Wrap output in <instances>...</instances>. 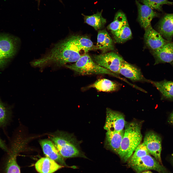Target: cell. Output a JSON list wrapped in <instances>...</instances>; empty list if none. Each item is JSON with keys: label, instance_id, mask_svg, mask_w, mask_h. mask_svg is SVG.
<instances>
[{"label": "cell", "instance_id": "6da1fadb", "mask_svg": "<svg viewBox=\"0 0 173 173\" xmlns=\"http://www.w3.org/2000/svg\"><path fill=\"white\" fill-rule=\"evenodd\" d=\"M97 49L88 37L72 35L56 44L44 56L31 62V65L41 70L49 67L56 69L75 62L90 51Z\"/></svg>", "mask_w": 173, "mask_h": 173}, {"label": "cell", "instance_id": "7a4b0ae2", "mask_svg": "<svg viewBox=\"0 0 173 173\" xmlns=\"http://www.w3.org/2000/svg\"><path fill=\"white\" fill-rule=\"evenodd\" d=\"M49 137L63 158H87L80 150L79 142L73 135L58 130L50 134Z\"/></svg>", "mask_w": 173, "mask_h": 173}, {"label": "cell", "instance_id": "3957f363", "mask_svg": "<svg viewBox=\"0 0 173 173\" xmlns=\"http://www.w3.org/2000/svg\"><path fill=\"white\" fill-rule=\"evenodd\" d=\"M124 129V134L118 154L121 160L125 162L141 143L142 136L141 125L136 122H126Z\"/></svg>", "mask_w": 173, "mask_h": 173}, {"label": "cell", "instance_id": "277c9868", "mask_svg": "<svg viewBox=\"0 0 173 173\" xmlns=\"http://www.w3.org/2000/svg\"><path fill=\"white\" fill-rule=\"evenodd\" d=\"M79 74H108L123 80L117 75L96 63L88 54H85L74 63L65 66Z\"/></svg>", "mask_w": 173, "mask_h": 173}, {"label": "cell", "instance_id": "5b68a950", "mask_svg": "<svg viewBox=\"0 0 173 173\" xmlns=\"http://www.w3.org/2000/svg\"><path fill=\"white\" fill-rule=\"evenodd\" d=\"M20 40L9 33L0 32V68L3 67L17 54Z\"/></svg>", "mask_w": 173, "mask_h": 173}, {"label": "cell", "instance_id": "8992f818", "mask_svg": "<svg viewBox=\"0 0 173 173\" xmlns=\"http://www.w3.org/2000/svg\"><path fill=\"white\" fill-rule=\"evenodd\" d=\"M129 165L136 173L153 170L159 173H171L162 165L149 154L140 158L128 160Z\"/></svg>", "mask_w": 173, "mask_h": 173}, {"label": "cell", "instance_id": "52a82bcc", "mask_svg": "<svg viewBox=\"0 0 173 173\" xmlns=\"http://www.w3.org/2000/svg\"><path fill=\"white\" fill-rule=\"evenodd\" d=\"M92 58L100 66L117 74H119L121 65L124 60L121 56L112 52L94 55Z\"/></svg>", "mask_w": 173, "mask_h": 173}, {"label": "cell", "instance_id": "ba28073f", "mask_svg": "<svg viewBox=\"0 0 173 173\" xmlns=\"http://www.w3.org/2000/svg\"><path fill=\"white\" fill-rule=\"evenodd\" d=\"M106 119L104 129L106 131H119L124 130L126 122L122 113L109 108L106 110Z\"/></svg>", "mask_w": 173, "mask_h": 173}, {"label": "cell", "instance_id": "9c48e42d", "mask_svg": "<svg viewBox=\"0 0 173 173\" xmlns=\"http://www.w3.org/2000/svg\"><path fill=\"white\" fill-rule=\"evenodd\" d=\"M161 138L158 135L150 131L145 134L143 143L149 154L153 156L158 161L162 164L161 156Z\"/></svg>", "mask_w": 173, "mask_h": 173}, {"label": "cell", "instance_id": "30bf717a", "mask_svg": "<svg viewBox=\"0 0 173 173\" xmlns=\"http://www.w3.org/2000/svg\"><path fill=\"white\" fill-rule=\"evenodd\" d=\"M144 30L145 42L152 51L160 48L170 42L163 38L159 32L153 28L151 25Z\"/></svg>", "mask_w": 173, "mask_h": 173}, {"label": "cell", "instance_id": "8fae6325", "mask_svg": "<svg viewBox=\"0 0 173 173\" xmlns=\"http://www.w3.org/2000/svg\"><path fill=\"white\" fill-rule=\"evenodd\" d=\"M119 74L133 81L150 82V80L144 77L140 69L124 60L121 64Z\"/></svg>", "mask_w": 173, "mask_h": 173}, {"label": "cell", "instance_id": "7c38bea8", "mask_svg": "<svg viewBox=\"0 0 173 173\" xmlns=\"http://www.w3.org/2000/svg\"><path fill=\"white\" fill-rule=\"evenodd\" d=\"M155 58V64L173 62V43L170 42L160 48L152 51Z\"/></svg>", "mask_w": 173, "mask_h": 173}, {"label": "cell", "instance_id": "4fadbf2b", "mask_svg": "<svg viewBox=\"0 0 173 173\" xmlns=\"http://www.w3.org/2000/svg\"><path fill=\"white\" fill-rule=\"evenodd\" d=\"M136 3L137 7L138 19L141 26L144 29L151 25V22L157 14L148 6L140 3L137 1Z\"/></svg>", "mask_w": 173, "mask_h": 173}, {"label": "cell", "instance_id": "5bb4252c", "mask_svg": "<svg viewBox=\"0 0 173 173\" xmlns=\"http://www.w3.org/2000/svg\"><path fill=\"white\" fill-rule=\"evenodd\" d=\"M124 130L119 131H106L105 146L118 154L124 134Z\"/></svg>", "mask_w": 173, "mask_h": 173}, {"label": "cell", "instance_id": "9a60e30c", "mask_svg": "<svg viewBox=\"0 0 173 173\" xmlns=\"http://www.w3.org/2000/svg\"><path fill=\"white\" fill-rule=\"evenodd\" d=\"M39 143L46 157L62 165L68 166L63 158L51 141L47 139H43L40 140Z\"/></svg>", "mask_w": 173, "mask_h": 173}, {"label": "cell", "instance_id": "2e32d148", "mask_svg": "<svg viewBox=\"0 0 173 173\" xmlns=\"http://www.w3.org/2000/svg\"><path fill=\"white\" fill-rule=\"evenodd\" d=\"M159 32L167 40L171 42L173 36V14L166 15L158 26Z\"/></svg>", "mask_w": 173, "mask_h": 173}, {"label": "cell", "instance_id": "e0dca14e", "mask_svg": "<svg viewBox=\"0 0 173 173\" xmlns=\"http://www.w3.org/2000/svg\"><path fill=\"white\" fill-rule=\"evenodd\" d=\"M35 167L39 173H53L63 166L47 157L42 158L36 163Z\"/></svg>", "mask_w": 173, "mask_h": 173}, {"label": "cell", "instance_id": "ac0fdd59", "mask_svg": "<svg viewBox=\"0 0 173 173\" xmlns=\"http://www.w3.org/2000/svg\"><path fill=\"white\" fill-rule=\"evenodd\" d=\"M96 46L98 49L101 51L102 54L114 50L113 40L105 29L99 31Z\"/></svg>", "mask_w": 173, "mask_h": 173}, {"label": "cell", "instance_id": "d6986e66", "mask_svg": "<svg viewBox=\"0 0 173 173\" xmlns=\"http://www.w3.org/2000/svg\"><path fill=\"white\" fill-rule=\"evenodd\" d=\"M118 83L106 79H102L96 80L87 87V88H94L99 91L110 92L118 90L120 88Z\"/></svg>", "mask_w": 173, "mask_h": 173}, {"label": "cell", "instance_id": "ffe728a7", "mask_svg": "<svg viewBox=\"0 0 173 173\" xmlns=\"http://www.w3.org/2000/svg\"><path fill=\"white\" fill-rule=\"evenodd\" d=\"M103 10L91 15L82 14L84 22L92 26L96 30H101L106 23V20L102 15Z\"/></svg>", "mask_w": 173, "mask_h": 173}, {"label": "cell", "instance_id": "44dd1931", "mask_svg": "<svg viewBox=\"0 0 173 173\" xmlns=\"http://www.w3.org/2000/svg\"><path fill=\"white\" fill-rule=\"evenodd\" d=\"M150 83L156 88L163 97L173 99V81L165 80L159 81L150 80Z\"/></svg>", "mask_w": 173, "mask_h": 173}, {"label": "cell", "instance_id": "7402d4cb", "mask_svg": "<svg viewBox=\"0 0 173 173\" xmlns=\"http://www.w3.org/2000/svg\"><path fill=\"white\" fill-rule=\"evenodd\" d=\"M111 32L115 40L118 43L124 42L130 39L132 36V32L128 23L117 31Z\"/></svg>", "mask_w": 173, "mask_h": 173}, {"label": "cell", "instance_id": "603a6c76", "mask_svg": "<svg viewBox=\"0 0 173 173\" xmlns=\"http://www.w3.org/2000/svg\"><path fill=\"white\" fill-rule=\"evenodd\" d=\"M128 23L125 14L123 12L119 11L116 13L113 21L108 25L107 28L111 32H113L119 29Z\"/></svg>", "mask_w": 173, "mask_h": 173}, {"label": "cell", "instance_id": "cb8c5ba5", "mask_svg": "<svg viewBox=\"0 0 173 173\" xmlns=\"http://www.w3.org/2000/svg\"><path fill=\"white\" fill-rule=\"evenodd\" d=\"M16 155H9L5 166V173H21L20 168L16 161Z\"/></svg>", "mask_w": 173, "mask_h": 173}, {"label": "cell", "instance_id": "d4e9b609", "mask_svg": "<svg viewBox=\"0 0 173 173\" xmlns=\"http://www.w3.org/2000/svg\"><path fill=\"white\" fill-rule=\"evenodd\" d=\"M141 2L153 10L162 11V6L164 5H171L173 2L168 0H141Z\"/></svg>", "mask_w": 173, "mask_h": 173}, {"label": "cell", "instance_id": "484cf974", "mask_svg": "<svg viewBox=\"0 0 173 173\" xmlns=\"http://www.w3.org/2000/svg\"><path fill=\"white\" fill-rule=\"evenodd\" d=\"M149 154L144 143H140L135 150L133 154L129 160L137 159Z\"/></svg>", "mask_w": 173, "mask_h": 173}, {"label": "cell", "instance_id": "4316f807", "mask_svg": "<svg viewBox=\"0 0 173 173\" xmlns=\"http://www.w3.org/2000/svg\"><path fill=\"white\" fill-rule=\"evenodd\" d=\"M7 113L5 107L0 101V125L4 124L7 118Z\"/></svg>", "mask_w": 173, "mask_h": 173}, {"label": "cell", "instance_id": "83f0119b", "mask_svg": "<svg viewBox=\"0 0 173 173\" xmlns=\"http://www.w3.org/2000/svg\"><path fill=\"white\" fill-rule=\"evenodd\" d=\"M0 148L7 151H8L5 144L0 138Z\"/></svg>", "mask_w": 173, "mask_h": 173}, {"label": "cell", "instance_id": "f1b7e54d", "mask_svg": "<svg viewBox=\"0 0 173 173\" xmlns=\"http://www.w3.org/2000/svg\"><path fill=\"white\" fill-rule=\"evenodd\" d=\"M168 122L170 123L173 124V112L171 114L170 116Z\"/></svg>", "mask_w": 173, "mask_h": 173}, {"label": "cell", "instance_id": "f546056e", "mask_svg": "<svg viewBox=\"0 0 173 173\" xmlns=\"http://www.w3.org/2000/svg\"><path fill=\"white\" fill-rule=\"evenodd\" d=\"M140 173H153L151 172L149 170H147L143 171Z\"/></svg>", "mask_w": 173, "mask_h": 173}, {"label": "cell", "instance_id": "4dcf8cb0", "mask_svg": "<svg viewBox=\"0 0 173 173\" xmlns=\"http://www.w3.org/2000/svg\"><path fill=\"white\" fill-rule=\"evenodd\" d=\"M171 160L172 163L173 165V155L171 157Z\"/></svg>", "mask_w": 173, "mask_h": 173}]
</instances>
